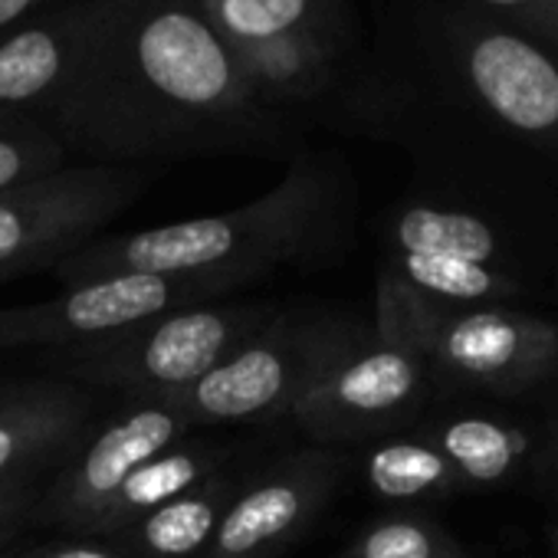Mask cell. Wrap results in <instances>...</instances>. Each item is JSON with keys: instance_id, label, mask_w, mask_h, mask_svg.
<instances>
[{"instance_id": "obj_11", "label": "cell", "mask_w": 558, "mask_h": 558, "mask_svg": "<svg viewBox=\"0 0 558 558\" xmlns=\"http://www.w3.org/2000/svg\"><path fill=\"white\" fill-rule=\"evenodd\" d=\"M342 470V453L310 447L243 480L204 558H276L329 506Z\"/></svg>"}, {"instance_id": "obj_13", "label": "cell", "mask_w": 558, "mask_h": 558, "mask_svg": "<svg viewBox=\"0 0 558 558\" xmlns=\"http://www.w3.org/2000/svg\"><path fill=\"white\" fill-rule=\"evenodd\" d=\"M89 408V391L66 378L0 388V483L57 470L83 440Z\"/></svg>"}, {"instance_id": "obj_16", "label": "cell", "mask_w": 558, "mask_h": 558, "mask_svg": "<svg viewBox=\"0 0 558 558\" xmlns=\"http://www.w3.org/2000/svg\"><path fill=\"white\" fill-rule=\"evenodd\" d=\"M230 47L313 37L355 50L349 0H197Z\"/></svg>"}, {"instance_id": "obj_19", "label": "cell", "mask_w": 558, "mask_h": 558, "mask_svg": "<svg viewBox=\"0 0 558 558\" xmlns=\"http://www.w3.org/2000/svg\"><path fill=\"white\" fill-rule=\"evenodd\" d=\"M342 558H466V551L440 522L404 512L368 525Z\"/></svg>"}, {"instance_id": "obj_20", "label": "cell", "mask_w": 558, "mask_h": 558, "mask_svg": "<svg viewBox=\"0 0 558 558\" xmlns=\"http://www.w3.org/2000/svg\"><path fill=\"white\" fill-rule=\"evenodd\" d=\"M63 161L66 145L47 129V122L17 112H0V191L60 171Z\"/></svg>"}, {"instance_id": "obj_12", "label": "cell", "mask_w": 558, "mask_h": 558, "mask_svg": "<svg viewBox=\"0 0 558 558\" xmlns=\"http://www.w3.org/2000/svg\"><path fill=\"white\" fill-rule=\"evenodd\" d=\"M93 31V0H63L0 40V112L50 119L86 66Z\"/></svg>"}, {"instance_id": "obj_21", "label": "cell", "mask_w": 558, "mask_h": 558, "mask_svg": "<svg viewBox=\"0 0 558 558\" xmlns=\"http://www.w3.org/2000/svg\"><path fill=\"white\" fill-rule=\"evenodd\" d=\"M558 53V0H447Z\"/></svg>"}, {"instance_id": "obj_15", "label": "cell", "mask_w": 558, "mask_h": 558, "mask_svg": "<svg viewBox=\"0 0 558 558\" xmlns=\"http://www.w3.org/2000/svg\"><path fill=\"white\" fill-rule=\"evenodd\" d=\"M434 447L450 460L466 489L506 486L525 476L532 463L545 466L542 434L499 414H460L424 430Z\"/></svg>"}, {"instance_id": "obj_18", "label": "cell", "mask_w": 558, "mask_h": 558, "mask_svg": "<svg viewBox=\"0 0 558 558\" xmlns=\"http://www.w3.org/2000/svg\"><path fill=\"white\" fill-rule=\"evenodd\" d=\"M362 476L381 499L391 502L437 499L466 489L450 460L434 447L424 430L372 447L365 453Z\"/></svg>"}, {"instance_id": "obj_25", "label": "cell", "mask_w": 558, "mask_h": 558, "mask_svg": "<svg viewBox=\"0 0 558 558\" xmlns=\"http://www.w3.org/2000/svg\"><path fill=\"white\" fill-rule=\"evenodd\" d=\"M542 447H545V470L558 476V414L545 424V430H542Z\"/></svg>"}, {"instance_id": "obj_8", "label": "cell", "mask_w": 558, "mask_h": 558, "mask_svg": "<svg viewBox=\"0 0 558 558\" xmlns=\"http://www.w3.org/2000/svg\"><path fill=\"white\" fill-rule=\"evenodd\" d=\"M345 323L269 319L240 349L181 391L158 395L194 427L287 417Z\"/></svg>"}, {"instance_id": "obj_1", "label": "cell", "mask_w": 558, "mask_h": 558, "mask_svg": "<svg viewBox=\"0 0 558 558\" xmlns=\"http://www.w3.org/2000/svg\"><path fill=\"white\" fill-rule=\"evenodd\" d=\"M93 8L86 66L47 119L66 151L135 165L293 142V119L256 99L236 50L197 0H93Z\"/></svg>"}, {"instance_id": "obj_9", "label": "cell", "mask_w": 558, "mask_h": 558, "mask_svg": "<svg viewBox=\"0 0 558 558\" xmlns=\"http://www.w3.org/2000/svg\"><path fill=\"white\" fill-rule=\"evenodd\" d=\"M243 287H250L246 279L230 272H116L66 287L57 300L0 313L11 332V349H60L135 329L174 310L223 300Z\"/></svg>"}, {"instance_id": "obj_6", "label": "cell", "mask_w": 558, "mask_h": 558, "mask_svg": "<svg viewBox=\"0 0 558 558\" xmlns=\"http://www.w3.org/2000/svg\"><path fill=\"white\" fill-rule=\"evenodd\" d=\"M430 391L424 362L401 339L345 323L287 417L329 447L404 427Z\"/></svg>"}, {"instance_id": "obj_26", "label": "cell", "mask_w": 558, "mask_h": 558, "mask_svg": "<svg viewBox=\"0 0 558 558\" xmlns=\"http://www.w3.org/2000/svg\"><path fill=\"white\" fill-rule=\"evenodd\" d=\"M11 349V332H8V323H4V313H0V352Z\"/></svg>"}, {"instance_id": "obj_14", "label": "cell", "mask_w": 558, "mask_h": 558, "mask_svg": "<svg viewBox=\"0 0 558 558\" xmlns=\"http://www.w3.org/2000/svg\"><path fill=\"white\" fill-rule=\"evenodd\" d=\"M240 447L223 444V440H201V437H184L174 447H168L165 453L151 457L148 463H142L119 489L116 496L102 506V512L96 515L93 529L86 538H109L119 529H125L129 522H135L138 515L197 489L201 483H207L210 476L223 473L230 466V460L236 457Z\"/></svg>"}, {"instance_id": "obj_2", "label": "cell", "mask_w": 558, "mask_h": 558, "mask_svg": "<svg viewBox=\"0 0 558 558\" xmlns=\"http://www.w3.org/2000/svg\"><path fill=\"white\" fill-rule=\"evenodd\" d=\"M345 96L414 155L489 145L558 168V53L447 0H408Z\"/></svg>"}, {"instance_id": "obj_22", "label": "cell", "mask_w": 558, "mask_h": 558, "mask_svg": "<svg viewBox=\"0 0 558 558\" xmlns=\"http://www.w3.org/2000/svg\"><path fill=\"white\" fill-rule=\"evenodd\" d=\"M0 558H129L122 548H116L106 538H73V542H47L24 551H4Z\"/></svg>"}, {"instance_id": "obj_10", "label": "cell", "mask_w": 558, "mask_h": 558, "mask_svg": "<svg viewBox=\"0 0 558 558\" xmlns=\"http://www.w3.org/2000/svg\"><path fill=\"white\" fill-rule=\"evenodd\" d=\"M191 430L197 427L165 398H135L129 411L106 421V427L96 430L86 444L80 440L76 450L53 470L34 509L37 519L86 538L96 515L116 496V489L142 463L191 437Z\"/></svg>"}, {"instance_id": "obj_17", "label": "cell", "mask_w": 558, "mask_h": 558, "mask_svg": "<svg viewBox=\"0 0 558 558\" xmlns=\"http://www.w3.org/2000/svg\"><path fill=\"white\" fill-rule=\"evenodd\" d=\"M240 483L243 476L223 470L197 489L138 515L106 542L122 548L129 558H204Z\"/></svg>"}, {"instance_id": "obj_7", "label": "cell", "mask_w": 558, "mask_h": 558, "mask_svg": "<svg viewBox=\"0 0 558 558\" xmlns=\"http://www.w3.org/2000/svg\"><path fill=\"white\" fill-rule=\"evenodd\" d=\"M145 165L60 168L0 191V283L53 269L63 256L93 243L148 187Z\"/></svg>"}, {"instance_id": "obj_5", "label": "cell", "mask_w": 558, "mask_h": 558, "mask_svg": "<svg viewBox=\"0 0 558 558\" xmlns=\"http://www.w3.org/2000/svg\"><path fill=\"white\" fill-rule=\"evenodd\" d=\"M269 319L272 310L263 303L187 306L96 342L60 345L57 368L83 388L168 395L194 385Z\"/></svg>"}, {"instance_id": "obj_27", "label": "cell", "mask_w": 558, "mask_h": 558, "mask_svg": "<svg viewBox=\"0 0 558 558\" xmlns=\"http://www.w3.org/2000/svg\"><path fill=\"white\" fill-rule=\"evenodd\" d=\"M555 545H558V532H555Z\"/></svg>"}, {"instance_id": "obj_24", "label": "cell", "mask_w": 558, "mask_h": 558, "mask_svg": "<svg viewBox=\"0 0 558 558\" xmlns=\"http://www.w3.org/2000/svg\"><path fill=\"white\" fill-rule=\"evenodd\" d=\"M40 4L44 0H0V40L14 34L21 24H27L31 17H37Z\"/></svg>"}, {"instance_id": "obj_3", "label": "cell", "mask_w": 558, "mask_h": 558, "mask_svg": "<svg viewBox=\"0 0 558 558\" xmlns=\"http://www.w3.org/2000/svg\"><path fill=\"white\" fill-rule=\"evenodd\" d=\"M349 220L345 168L319 155H296L283 181L243 207L125 236H96L63 256L53 272L66 287L116 272H230L256 283L279 266L310 263L342 246Z\"/></svg>"}, {"instance_id": "obj_23", "label": "cell", "mask_w": 558, "mask_h": 558, "mask_svg": "<svg viewBox=\"0 0 558 558\" xmlns=\"http://www.w3.org/2000/svg\"><path fill=\"white\" fill-rule=\"evenodd\" d=\"M40 486L37 480H24V483H0V538H8L14 532V525L31 515L40 502Z\"/></svg>"}, {"instance_id": "obj_4", "label": "cell", "mask_w": 558, "mask_h": 558, "mask_svg": "<svg viewBox=\"0 0 558 558\" xmlns=\"http://www.w3.org/2000/svg\"><path fill=\"white\" fill-rule=\"evenodd\" d=\"M378 332L401 339L444 391L522 395L558 375V323L519 306H424L378 287Z\"/></svg>"}]
</instances>
